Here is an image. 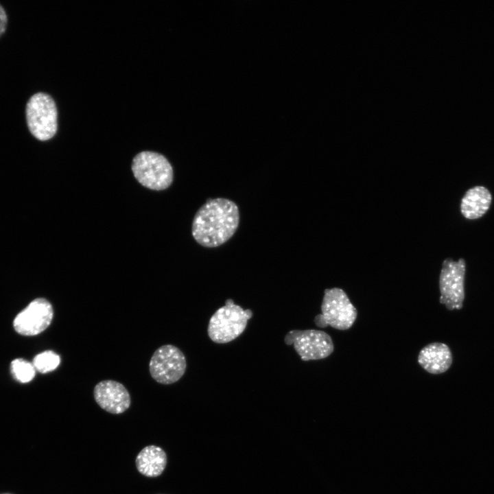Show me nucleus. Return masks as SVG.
I'll list each match as a JSON object with an SVG mask.
<instances>
[{"label":"nucleus","instance_id":"1a4fd4ad","mask_svg":"<svg viewBox=\"0 0 494 494\" xmlns=\"http://www.w3.org/2000/svg\"><path fill=\"white\" fill-rule=\"evenodd\" d=\"M53 316L54 309L50 302L44 298H38L15 317L14 328L21 335H38L50 325Z\"/></svg>","mask_w":494,"mask_h":494},{"label":"nucleus","instance_id":"9b49d317","mask_svg":"<svg viewBox=\"0 0 494 494\" xmlns=\"http://www.w3.org/2000/svg\"><path fill=\"white\" fill-rule=\"evenodd\" d=\"M418 362L429 373L440 374L447 371L451 365V352L447 344L432 342L421 350Z\"/></svg>","mask_w":494,"mask_h":494},{"label":"nucleus","instance_id":"20e7f679","mask_svg":"<svg viewBox=\"0 0 494 494\" xmlns=\"http://www.w3.org/2000/svg\"><path fill=\"white\" fill-rule=\"evenodd\" d=\"M132 170L137 181L153 190L167 189L173 180V169L167 159L161 154L143 151L132 161Z\"/></svg>","mask_w":494,"mask_h":494},{"label":"nucleus","instance_id":"0eeeda50","mask_svg":"<svg viewBox=\"0 0 494 494\" xmlns=\"http://www.w3.org/2000/svg\"><path fill=\"white\" fill-rule=\"evenodd\" d=\"M465 272L466 262L462 258L457 261L447 258L443 262L439 278V301L449 310L460 309L462 307Z\"/></svg>","mask_w":494,"mask_h":494},{"label":"nucleus","instance_id":"6e6552de","mask_svg":"<svg viewBox=\"0 0 494 494\" xmlns=\"http://www.w3.org/2000/svg\"><path fill=\"white\" fill-rule=\"evenodd\" d=\"M284 341L288 346L293 345L304 361L326 358L334 350L331 336L320 330H291L285 335Z\"/></svg>","mask_w":494,"mask_h":494},{"label":"nucleus","instance_id":"f8f14e48","mask_svg":"<svg viewBox=\"0 0 494 494\" xmlns=\"http://www.w3.org/2000/svg\"><path fill=\"white\" fill-rule=\"evenodd\" d=\"M492 202L490 191L484 186H475L469 189L460 202L461 214L468 220L482 217L489 209Z\"/></svg>","mask_w":494,"mask_h":494},{"label":"nucleus","instance_id":"2eb2a0df","mask_svg":"<svg viewBox=\"0 0 494 494\" xmlns=\"http://www.w3.org/2000/svg\"><path fill=\"white\" fill-rule=\"evenodd\" d=\"M35 368L33 364L21 358L14 360L11 362V372L14 377L21 383H27L35 376Z\"/></svg>","mask_w":494,"mask_h":494},{"label":"nucleus","instance_id":"f03ea898","mask_svg":"<svg viewBox=\"0 0 494 494\" xmlns=\"http://www.w3.org/2000/svg\"><path fill=\"white\" fill-rule=\"evenodd\" d=\"M252 316L250 309H243L233 299L225 301L211 317L208 325L210 339L217 344L229 342L239 336L245 330L248 320Z\"/></svg>","mask_w":494,"mask_h":494},{"label":"nucleus","instance_id":"39448f33","mask_svg":"<svg viewBox=\"0 0 494 494\" xmlns=\"http://www.w3.org/2000/svg\"><path fill=\"white\" fill-rule=\"evenodd\" d=\"M57 108L53 98L45 93H36L26 104L25 117L31 134L40 141L51 139L56 133Z\"/></svg>","mask_w":494,"mask_h":494},{"label":"nucleus","instance_id":"ddd939ff","mask_svg":"<svg viewBox=\"0 0 494 494\" xmlns=\"http://www.w3.org/2000/svg\"><path fill=\"white\" fill-rule=\"evenodd\" d=\"M167 458L160 447L150 445L143 448L135 459L138 471L144 476L156 478L162 474L167 464Z\"/></svg>","mask_w":494,"mask_h":494},{"label":"nucleus","instance_id":"7ed1b4c3","mask_svg":"<svg viewBox=\"0 0 494 494\" xmlns=\"http://www.w3.org/2000/svg\"><path fill=\"white\" fill-rule=\"evenodd\" d=\"M357 315V309L346 294L340 288L326 289L321 305V314L314 320L320 328L330 326L339 330L352 327Z\"/></svg>","mask_w":494,"mask_h":494},{"label":"nucleus","instance_id":"423d86ee","mask_svg":"<svg viewBox=\"0 0 494 494\" xmlns=\"http://www.w3.org/2000/svg\"><path fill=\"white\" fill-rule=\"evenodd\" d=\"M186 368L184 353L172 344L158 348L152 354L149 364L151 377L156 382L166 385L178 381L185 374Z\"/></svg>","mask_w":494,"mask_h":494},{"label":"nucleus","instance_id":"9d476101","mask_svg":"<svg viewBox=\"0 0 494 494\" xmlns=\"http://www.w3.org/2000/svg\"><path fill=\"white\" fill-rule=\"evenodd\" d=\"M93 396L99 406L110 414H121L131 403L126 388L115 380L106 379L97 383L93 389Z\"/></svg>","mask_w":494,"mask_h":494},{"label":"nucleus","instance_id":"dca6fc26","mask_svg":"<svg viewBox=\"0 0 494 494\" xmlns=\"http://www.w3.org/2000/svg\"><path fill=\"white\" fill-rule=\"evenodd\" d=\"M8 24V16L3 7L0 4V37L5 33Z\"/></svg>","mask_w":494,"mask_h":494},{"label":"nucleus","instance_id":"4468645a","mask_svg":"<svg viewBox=\"0 0 494 494\" xmlns=\"http://www.w3.org/2000/svg\"><path fill=\"white\" fill-rule=\"evenodd\" d=\"M60 363V356L52 351H45L36 355L33 360L36 370L46 373L55 370Z\"/></svg>","mask_w":494,"mask_h":494},{"label":"nucleus","instance_id":"f257e3e1","mask_svg":"<svg viewBox=\"0 0 494 494\" xmlns=\"http://www.w3.org/2000/svg\"><path fill=\"white\" fill-rule=\"evenodd\" d=\"M239 223L236 203L224 198L208 199L194 215L191 233L200 245L214 248L229 240Z\"/></svg>","mask_w":494,"mask_h":494}]
</instances>
